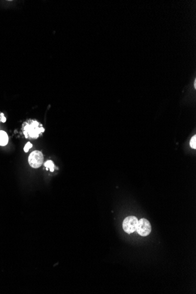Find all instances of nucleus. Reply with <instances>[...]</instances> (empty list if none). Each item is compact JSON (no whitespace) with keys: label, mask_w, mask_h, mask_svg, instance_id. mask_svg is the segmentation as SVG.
I'll use <instances>...</instances> for the list:
<instances>
[{"label":"nucleus","mask_w":196,"mask_h":294,"mask_svg":"<svg viewBox=\"0 0 196 294\" xmlns=\"http://www.w3.org/2000/svg\"><path fill=\"white\" fill-rule=\"evenodd\" d=\"M23 133L26 138L37 139L45 131L42 125L36 120H29L23 125Z\"/></svg>","instance_id":"nucleus-1"},{"label":"nucleus","mask_w":196,"mask_h":294,"mask_svg":"<svg viewBox=\"0 0 196 294\" xmlns=\"http://www.w3.org/2000/svg\"><path fill=\"white\" fill-rule=\"evenodd\" d=\"M44 162V155L40 151H32L29 156L28 162L29 165L34 168H38L41 166Z\"/></svg>","instance_id":"nucleus-2"},{"label":"nucleus","mask_w":196,"mask_h":294,"mask_svg":"<svg viewBox=\"0 0 196 294\" xmlns=\"http://www.w3.org/2000/svg\"><path fill=\"white\" fill-rule=\"evenodd\" d=\"M138 223L137 218L135 216H129L123 222V229L128 234L134 233L137 229Z\"/></svg>","instance_id":"nucleus-3"},{"label":"nucleus","mask_w":196,"mask_h":294,"mask_svg":"<svg viewBox=\"0 0 196 294\" xmlns=\"http://www.w3.org/2000/svg\"><path fill=\"white\" fill-rule=\"evenodd\" d=\"M136 230L138 234L141 236L146 237L152 231L150 223L145 218L140 219L138 221Z\"/></svg>","instance_id":"nucleus-4"},{"label":"nucleus","mask_w":196,"mask_h":294,"mask_svg":"<svg viewBox=\"0 0 196 294\" xmlns=\"http://www.w3.org/2000/svg\"><path fill=\"white\" fill-rule=\"evenodd\" d=\"M8 142V136L7 133L3 130H0V146H4Z\"/></svg>","instance_id":"nucleus-5"},{"label":"nucleus","mask_w":196,"mask_h":294,"mask_svg":"<svg viewBox=\"0 0 196 294\" xmlns=\"http://www.w3.org/2000/svg\"><path fill=\"white\" fill-rule=\"evenodd\" d=\"M44 166L46 168V170H48V168L51 171L53 172V171H54V164H53V162L51 161V160H48L46 161L45 164H44Z\"/></svg>","instance_id":"nucleus-6"},{"label":"nucleus","mask_w":196,"mask_h":294,"mask_svg":"<svg viewBox=\"0 0 196 294\" xmlns=\"http://www.w3.org/2000/svg\"><path fill=\"white\" fill-rule=\"evenodd\" d=\"M190 145L192 149H196V136L194 135L191 139L190 142Z\"/></svg>","instance_id":"nucleus-7"},{"label":"nucleus","mask_w":196,"mask_h":294,"mask_svg":"<svg viewBox=\"0 0 196 294\" xmlns=\"http://www.w3.org/2000/svg\"><path fill=\"white\" fill-rule=\"evenodd\" d=\"M32 145L30 142H28V143L25 145V146L24 148V150L25 152V153H27V152L29 151V150L30 149H31V148H32Z\"/></svg>","instance_id":"nucleus-8"},{"label":"nucleus","mask_w":196,"mask_h":294,"mask_svg":"<svg viewBox=\"0 0 196 294\" xmlns=\"http://www.w3.org/2000/svg\"><path fill=\"white\" fill-rule=\"evenodd\" d=\"M1 119L2 122H3V123L5 122V121H6V118H5V117H4V114H3V113H1Z\"/></svg>","instance_id":"nucleus-9"},{"label":"nucleus","mask_w":196,"mask_h":294,"mask_svg":"<svg viewBox=\"0 0 196 294\" xmlns=\"http://www.w3.org/2000/svg\"><path fill=\"white\" fill-rule=\"evenodd\" d=\"M194 86H195V80L194 82Z\"/></svg>","instance_id":"nucleus-10"}]
</instances>
